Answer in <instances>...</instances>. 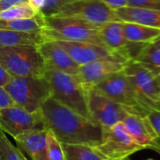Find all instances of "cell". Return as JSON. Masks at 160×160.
Instances as JSON below:
<instances>
[{
    "mask_svg": "<svg viewBox=\"0 0 160 160\" xmlns=\"http://www.w3.org/2000/svg\"><path fill=\"white\" fill-rule=\"evenodd\" d=\"M45 128L61 143L95 146L102 139V128L90 118L84 117L52 97L41 107Z\"/></svg>",
    "mask_w": 160,
    "mask_h": 160,
    "instance_id": "cell-1",
    "label": "cell"
},
{
    "mask_svg": "<svg viewBox=\"0 0 160 160\" xmlns=\"http://www.w3.org/2000/svg\"><path fill=\"white\" fill-rule=\"evenodd\" d=\"M43 22L44 29L41 35L45 40L89 42L104 46L99 35V25L78 18L59 15L45 16Z\"/></svg>",
    "mask_w": 160,
    "mask_h": 160,
    "instance_id": "cell-2",
    "label": "cell"
},
{
    "mask_svg": "<svg viewBox=\"0 0 160 160\" xmlns=\"http://www.w3.org/2000/svg\"><path fill=\"white\" fill-rule=\"evenodd\" d=\"M43 77L49 84L53 98L82 116L91 119L87 107L86 88L77 76L46 68Z\"/></svg>",
    "mask_w": 160,
    "mask_h": 160,
    "instance_id": "cell-3",
    "label": "cell"
},
{
    "mask_svg": "<svg viewBox=\"0 0 160 160\" xmlns=\"http://www.w3.org/2000/svg\"><path fill=\"white\" fill-rule=\"evenodd\" d=\"M0 65L11 77L42 78L46 70L38 46L31 45L0 48Z\"/></svg>",
    "mask_w": 160,
    "mask_h": 160,
    "instance_id": "cell-4",
    "label": "cell"
},
{
    "mask_svg": "<svg viewBox=\"0 0 160 160\" xmlns=\"http://www.w3.org/2000/svg\"><path fill=\"white\" fill-rule=\"evenodd\" d=\"M4 89L13 103L29 112H37L42 103L51 97L47 81L35 77H11Z\"/></svg>",
    "mask_w": 160,
    "mask_h": 160,
    "instance_id": "cell-5",
    "label": "cell"
},
{
    "mask_svg": "<svg viewBox=\"0 0 160 160\" xmlns=\"http://www.w3.org/2000/svg\"><path fill=\"white\" fill-rule=\"evenodd\" d=\"M87 107L90 117L102 128L123 122L128 113L145 115L146 111L123 106L108 98L94 87L86 88Z\"/></svg>",
    "mask_w": 160,
    "mask_h": 160,
    "instance_id": "cell-6",
    "label": "cell"
},
{
    "mask_svg": "<svg viewBox=\"0 0 160 160\" xmlns=\"http://www.w3.org/2000/svg\"><path fill=\"white\" fill-rule=\"evenodd\" d=\"M93 148L105 160L124 159L142 150L127 133L122 122L102 128L101 142Z\"/></svg>",
    "mask_w": 160,
    "mask_h": 160,
    "instance_id": "cell-7",
    "label": "cell"
},
{
    "mask_svg": "<svg viewBox=\"0 0 160 160\" xmlns=\"http://www.w3.org/2000/svg\"><path fill=\"white\" fill-rule=\"evenodd\" d=\"M124 72L137 93L141 107L147 111L153 109L160 95V86L157 77L146 68L134 60H129Z\"/></svg>",
    "mask_w": 160,
    "mask_h": 160,
    "instance_id": "cell-8",
    "label": "cell"
},
{
    "mask_svg": "<svg viewBox=\"0 0 160 160\" xmlns=\"http://www.w3.org/2000/svg\"><path fill=\"white\" fill-rule=\"evenodd\" d=\"M55 15L78 18L99 26L110 22H121L114 10L102 0H76L63 6Z\"/></svg>",
    "mask_w": 160,
    "mask_h": 160,
    "instance_id": "cell-9",
    "label": "cell"
},
{
    "mask_svg": "<svg viewBox=\"0 0 160 160\" xmlns=\"http://www.w3.org/2000/svg\"><path fill=\"white\" fill-rule=\"evenodd\" d=\"M0 129L14 139L31 130L46 128L41 111L29 112L13 104L0 110Z\"/></svg>",
    "mask_w": 160,
    "mask_h": 160,
    "instance_id": "cell-10",
    "label": "cell"
},
{
    "mask_svg": "<svg viewBox=\"0 0 160 160\" xmlns=\"http://www.w3.org/2000/svg\"><path fill=\"white\" fill-rule=\"evenodd\" d=\"M93 87L108 98L123 106L147 111L141 107L137 93L124 70L109 75Z\"/></svg>",
    "mask_w": 160,
    "mask_h": 160,
    "instance_id": "cell-11",
    "label": "cell"
},
{
    "mask_svg": "<svg viewBox=\"0 0 160 160\" xmlns=\"http://www.w3.org/2000/svg\"><path fill=\"white\" fill-rule=\"evenodd\" d=\"M129 60L123 54L115 52L110 56L79 66L77 78L85 88L93 87L109 75L124 70Z\"/></svg>",
    "mask_w": 160,
    "mask_h": 160,
    "instance_id": "cell-12",
    "label": "cell"
},
{
    "mask_svg": "<svg viewBox=\"0 0 160 160\" xmlns=\"http://www.w3.org/2000/svg\"><path fill=\"white\" fill-rule=\"evenodd\" d=\"M45 68L59 70L74 76L78 75L79 66L70 57L66 51L54 40H45L38 45Z\"/></svg>",
    "mask_w": 160,
    "mask_h": 160,
    "instance_id": "cell-13",
    "label": "cell"
},
{
    "mask_svg": "<svg viewBox=\"0 0 160 160\" xmlns=\"http://www.w3.org/2000/svg\"><path fill=\"white\" fill-rule=\"evenodd\" d=\"M61 48H63L70 57L78 65L82 66L92 61L105 58L114 54L112 51L105 46L89 43V42H76L65 40H54Z\"/></svg>",
    "mask_w": 160,
    "mask_h": 160,
    "instance_id": "cell-14",
    "label": "cell"
},
{
    "mask_svg": "<svg viewBox=\"0 0 160 160\" xmlns=\"http://www.w3.org/2000/svg\"><path fill=\"white\" fill-rule=\"evenodd\" d=\"M122 123L133 141L142 149L154 150L157 147V135L146 115L128 113Z\"/></svg>",
    "mask_w": 160,
    "mask_h": 160,
    "instance_id": "cell-15",
    "label": "cell"
},
{
    "mask_svg": "<svg viewBox=\"0 0 160 160\" xmlns=\"http://www.w3.org/2000/svg\"><path fill=\"white\" fill-rule=\"evenodd\" d=\"M47 129H36L14 138L18 149L29 160H48L46 148Z\"/></svg>",
    "mask_w": 160,
    "mask_h": 160,
    "instance_id": "cell-16",
    "label": "cell"
},
{
    "mask_svg": "<svg viewBox=\"0 0 160 160\" xmlns=\"http://www.w3.org/2000/svg\"><path fill=\"white\" fill-rule=\"evenodd\" d=\"M99 35L105 47L113 52H118L125 56L124 52L130 42L124 37L122 22H110L101 25Z\"/></svg>",
    "mask_w": 160,
    "mask_h": 160,
    "instance_id": "cell-17",
    "label": "cell"
},
{
    "mask_svg": "<svg viewBox=\"0 0 160 160\" xmlns=\"http://www.w3.org/2000/svg\"><path fill=\"white\" fill-rule=\"evenodd\" d=\"M121 22H135L160 29V10L124 7L114 10Z\"/></svg>",
    "mask_w": 160,
    "mask_h": 160,
    "instance_id": "cell-18",
    "label": "cell"
},
{
    "mask_svg": "<svg viewBox=\"0 0 160 160\" xmlns=\"http://www.w3.org/2000/svg\"><path fill=\"white\" fill-rule=\"evenodd\" d=\"M122 22L124 34L128 42L137 44L151 43L160 36L159 28L135 22Z\"/></svg>",
    "mask_w": 160,
    "mask_h": 160,
    "instance_id": "cell-19",
    "label": "cell"
},
{
    "mask_svg": "<svg viewBox=\"0 0 160 160\" xmlns=\"http://www.w3.org/2000/svg\"><path fill=\"white\" fill-rule=\"evenodd\" d=\"M45 41L41 33H26L0 29V48L7 46H38Z\"/></svg>",
    "mask_w": 160,
    "mask_h": 160,
    "instance_id": "cell-20",
    "label": "cell"
},
{
    "mask_svg": "<svg viewBox=\"0 0 160 160\" xmlns=\"http://www.w3.org/2000/svg\"><path fill=\"white\" fill-rule=\"evenodd\" d=\"M132 60L149 69L156 77L160 74V50L152 43L141 44Z\"/></svg>",
    "mask_w": 160,
    "mask_h": 160,
    "instance_id": "cell-21",
    "label": "cell"
},
{
    "mask_svg": "<svg viewBox=\"0 0 160 160\" xmlns=\"http://www.w3.org/2000/svg\"><path fill=\"white\" fill-rule=\"evenodd\" d=\"M0 29L26 33H41L44 29L43 17L39 14L34 18L28 19L0 20Z\"/></svg>",
    "mask_w": 160,
    "mask_h": 160,
    "instance_id": "cell-22",
    "label": "cell"
},
{
    "mask_svg": "<svg viewBox=\"0 0 160 160\" xmlns=\"http://www.w3.org/2000/svg\"><path fill=\"white\" fill-rule=\"evenodd\" d=\"M66 160H105L92 146L61 143Z\"/></svg>",
    "mask_w": 160,
    "mask_h": 160,
    "instance_id": "cell-23",
    "label": "cell"
},
{
    "mask_svg": "<svg viewBox=\"0 0 160 160\" xmlns=\"http://www.w3.org/2000/svg\"><path fill=\"white\" fill-rule=\"evenodd\" d=\"M40 12L32 8L28 3L12 7L0 12V20L28 19L38 16Z\"/></svg>",
    "mask_w": 160,
    "mask_h": 160,
    "instance_id": "cell-24",
    "label": "cell"
},
{
    "mask_svg": "<svg viewBox=\"0 0 160 160\" xmlns=\"http://www.w3.org/2000/svg\"><path fill=\"white\" fill-rule=\"evenodd\" d=\"M0 160H23L21 151L8 139L7 134L0 129Z\"/></svg>",
    "mask_w": 160,
    "mask_h": 160,
    "instance_id": "cell-25",
    "label": "cell"
},
{
    "mask_svg": "<svg viewBox=\"0 0 160 160\" xmlns=\"http://www.w3.org/2000/svg\"><path fill=\"white\" fill-rule=\"evenodd\" d=\"M46 148L48 160H66L61 142L49 130L46 134Z\"/></svg>",
    "mask_w": 160,
    "mask_h": 160,
    "instance_id": "cell-26",
    "label": "cell"
},
{
    "mask_svg": "<svg viewBox=\"0 0 160 160\" xmlns=\"http://www.w3.org/2000/svg\"><path fill=\"white\" fill-rule=\"evenodd\" d=\"M74 1L76 0H44L43 5L40 9V14L43 17L55 15L63 6Z\"/></svg>",
    "mask_w": 160,
    "mask_h": 160,
    "instance_id": "cell-27",
    "label": "cell"
},
{
    "mask_svg": "<svg viewBox=\"0 0 160 160\" xmlns=\"http://www.w3.org/2000/svg\"><path fill=\"white\" fill-rule=\"evenodd\" d=\"M146 117L149 120V122L157 135V147L154 149V150H156L157 148H160V112L151 109L147 112Z\"/></svg>",
    "mask_w": 160,
    "mask_h": 160,
    "instance_id": "cell-28",
    "label": "cell"
},
{
    "mask_svg": "<svg viewBox=\"0 0 160 160\" xmlns=\"http://www.w3.org/2000/svg\"><path fill=\"white\" fill-rule=\"evenodd\" d=\"M127 7L160 10V0H127Z\"/></svg>",
    "mask_w": 160,
    "mask_h": 160,
    "instance_id": "cell-29",
    "label": "cell"
},
{
    "mask_svg": "<svg viewBox=\"0 0 160 160\" xmlns=\"http://www.w3.org/2000/svg\"><path fill=\"white\" fill-rule=\"evenodd\" d=\"M13 101L4 87H0V110L13 105Z\"/></svg>",
    "mask_w": 160,
    "mask_h": 160,
    "instance_id": "cell-30",
    "label": "cell"
},
{
    "mask_svg": "<svg viewBox=\"0 0 160 160\" xmlns=\"http://www.w3.org/2000/svg\"><path fill=\"white\" fill-rule=\"evenodd\" d=\"M27 1L28 0H0V12L18 5L26 4Z\"/></svg>",
    "mask_w": 160,
    "mask_h": 160,
    "instance_id": "cell-31",
    "label": "cell"
},
{
    "mask_svg": "<svg viewBox=\"0 0 160 160\" xmlns=\"http://www.w3.org/2000/svg\"><path fill=\"white\" fill-rule=\"evenodd\" d=\"M113 10L127 7V0H102Z\"/></svg>",
    "mask_w": 160,
    "mask_h": 160,
    "instance_id": "cell-32",
    "label": "cell"
},
{
    "mask_svg": "<svg viewBox=\"0 0 160 160\" xmlns=\"http://www.w3.org/2000/svg\"><path fill=\"white\" fill-rule=\"evenodd\" d=\"M11 79L9 73L0 65V87H4Z\"/></svg>",
    "mask_w": 160,
    "mask_h": 160,
    "instance_id": "cell-33",
    "label": "cell"
},
{
    "mask_svg": "<svg viewBox=\"0 0 160 160\" xmlns=\"http://www.w3.org/2000/svg\"><path fill=\"white\" fill-rule=\"evenodd\" d=\"M43 2L44 0H28L27 3L32 7L34 8L36 10H38L40 12V9L41 8L42 5H43Z\"/></svg>",
    "mask_w": 160,
    "mask_h": 160,
    "instance_id": "cell-34",
    "label": "cell"
},
{
    "mask_svg": "<svg viewBox=\"0 0 160 160\" xmlns=\"http://www.w3.org/2000/svg\"><path fill=\"white\" fill-rule=\"evenodd\" d=\"M153 110H157V111H159L160 112V95L157 98V100L154 103V106H153Z\"/></svg>",
    "mask_w": 160,
    "mask_h": 160,
    "instance_id": "cell-35",
    "label": "cell"
},
{
    "mask_svg": "<svg viewBox=\"0 0 160 160\" xmlns=\"http://www.w3.org/2000/svg\"><path fill=\"white\" fill-rule=\"evenodd\" d=\"M156 48H157L158 50H160V36L156 39V40H154L153 42H151Z\"/></svg>",
    "mask_w": 160,
    "mask_h": 160,
    "instance_id": "cell-36",
    "label": "cell"
},
{
    "mask_svg": "<svg viewBox=\"0 0 160 160\" xmlns=\"http://www.w3.org/2000/svg\"><path fill=\"white\" fill-rule=\"evenodd\" d=\"M21 153H22V159H23V160H29V159H28V158H27V157H26V156H25V154H24L23 152H21Z\"/></svg>",
    "mask_w": 160,
    "mask_h": 160,
    "instance_id": "cell-37",
    "label": "cell"
},
{
    "mask_svg": "<svg viewBox=\"0 0 160 160\" xmlns=\"http://www.w3.org/2000/svg\"><path fill=\"white\" fill-rule=\"evenodd\" d=\"M157 82H158V84H159L160 86V74L158 76H157Z\"/></svg>",
    "mask_w": 160,
    "mask_h": 160,
    "instance_id": "cell-38",
    "label": "cell"
},
{
    "mask_svg": "<svg viewBox=\"0 0 160 160\" xmlns=\"http://www.w3.org/2000/svg\"><path fill=\"white\" fill-rule=\"evenodd\" d=\"M155 151H157V153H158V154L160 155V148H157V149H156Z\"/></svg>",
    "mask_w": 160,
    "mask_h": 160,
    "instance_id": "cell-39",
    "label": "cell"
},
{
    "mask_svg": "<svg viewBox=\"0 0 160 160\" xmlns=\"http://www.w3.org/2000/svg\"><path fill=\"white\" fill-rule=\"evenodd\" d=\"M120 160H131V159H129L128 158H124V159H120Z\"/></svg>",
    "mask_w": 160,
    "mask_h": 160,
    "instance_id": "cell-40",
    "label": "cell"
},
{
    "mask_svg": "<svg viewBox=\"0 0 160 160\" xmlns=\"http://www.w3.org/2000/svg\"><path fill=\"white\" fill-rule=\"evenodd\" d=\"M147 160H155V159H153V158H148Z\"/></svg>",
    "mask_w": 160,
    "mask_h": 160,
    "instance_id": "cell-41",
    "label": "cell"
}]
</instances>
